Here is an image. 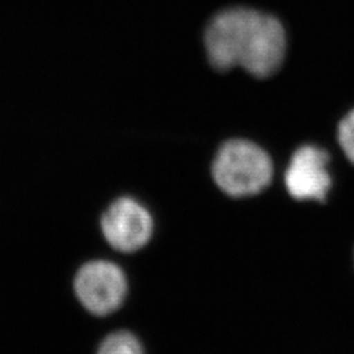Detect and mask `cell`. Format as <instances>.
I'll return each instance as SVG.
<instances>
[{"instance_id":"obj_1","label":"cell","mask_w":354,"mask_h":354,"mask_svg":"<svg viewBox=\"0 0 354 354\" xmlns=\"http://www.w3.org/2000/svg\"><path fill=\"white\" fill-rule=\"evenodd\" d=\"M210 66L216 71L241 67L254 77L277 73L286 55V33L277 17L247 7L214 15L203 32Z\"/></svg>"},{"instance_id":"obj_2","label":"cell","mask_w":354,"mask_h":354,"mask_svg":"<svg viewBox=\"0 0 354 354\" xmlns=\"http://www.w3.org/2000/svg\"><path fill=\"white\" fill-rule=\"evenodd\" d=\"M273 174L269 153L251 140L241 138L223 142L210 165L215 187L235 200L252 197L266 190Z\"/></svg>"},{"instance_id":"obj_3","label":"cell","mask_w":354,"mask_h":354,"mask_svg":"<svg viewBox=\"0 0 354 354\" xmlns=\"http://www.w3.org/2000/svg\"><path fill=\"white\" fill-rule=\"evenodd\" d=\"M127 268L106 256H93L76 268L71 289L77 304L89 317L105 320L118 314L130 295Z\"/></svg>"},{"instance_id":"obj_4","label":"cell","mask_w":354,"mask_h":354,"mask_svg":"<svg viewBox=\"0 0 354 354\" xmlns=\"http://www.w3.org/2000/svg\"><path fill=\"white\" fill-rule=\"evenodd\" d=\"M99 230L109 252L134 256L151 244L156 235V218L151 207L134 194H118L102 209Z\"/></svg>"},{"instance_id":"obj_5","label":"cell","mask_w":354,"mask_h":354,"mask_svg":"<svg viewBox=\"0 0 354 354\" xmlns=\"http://www.w3.org/2000/svg\"><path fill=\"white\" fill-rule=\"evenodd\" d=\"M329 153L324 149L304 145L292 153L285 172V187L298 201H324L332 187Z\"/></svg>"},{"instance_id":"obj_6","label":"cell","mask_w":354,"mask_h":354,"mask_svg":"<svg viewBox=\"0 0 354 354\" xmlns=\"http://www.w3.org/2000/svg\"><path fill=\"white\" fill-rule=\"evenodd\" d=\"M95 354H149L140 335L127 327L106 330L97 342Z\"/></svg>"},{"instance_id":"obj_7","label":"cell","mask_w":354,"mask_h":354,"mask_svg":"<svg viewBox=\"0 0 354 354\" xmlns=\"http://www.w3.org/2000/svg\"><path fill=\"white\" fill-rule=\"evenodd\" d=\"M337 140L349 162L354 165V109L340 121L337 127Z\"/></svg>"}]
</instances>
